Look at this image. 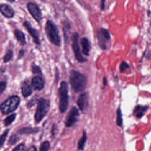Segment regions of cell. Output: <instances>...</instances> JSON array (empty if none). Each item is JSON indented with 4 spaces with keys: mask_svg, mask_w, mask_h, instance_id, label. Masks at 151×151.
<instances>
[{
    "mask_svg": "<svg viewBox=\"0 0 151 151\" xmlns=\"http://www.w3.org/2000/svg\"><path fill=\"white\" fill-rule=\"evenodd\" d=\"M70 84L76 92H81L86 87L87 78L83 74L76 71H72L70 74Z\"/></svg>",
    "mask_w": 151,
    "mask_h": 151,
    "instance_id": "1",
    "label": "cell"
},
{
    "mask_svg": "<svg viewBox=\"0 0 151 151\" xmlns=\"http://www.w3.org/2000/svg\"><path fill=\"white\" fill-rule=\"evenodd\" d=\"M45 32L50 41L55 45H60L61 39L58 29L55 25L51 21H48L45 25Z\"/></svg>",
    "mask_w": 151,
    "mask_h": 151,
    "instance_id": "2",
    "label": "cell"
},
{
    "mask_svg": "<svg viewBox=\"0 0 151 151\" xmlns=\"http://www.w3.org/2000/svg\"><path fill=\"white\" fill-rule=\"evenodd\" d=\"M19 102L20 99L18 96H11L1 104V110L4 114H7L12 112L18 107Z\"/></svg>",
    "mask_w": 151,
    "mask_h": 151,
    "instance_id": "3",
    "label": "cell"
},
{
    "mask_svg": "<svg viewBox=\"0 0 151 151\" xmlns=\"http://www.w3.org/2000/svg\"><path fill=\"white\" fill-rule=\"evenodd\" d=\"M58 93L60 96L59 109L61 112H64L67 109L68 103V87L67 84L65 81L61 82Z\"/></svg>",
    "mask_w": 151,
    "mask_h": 151,
    "instance_id": "4",
    "label": "cell"
},
{
    "mask_svg": "<svg viewBox=\"0 0 151 151\" xmlns=\"http://www.w3.org/2000/svg\"><path fill=\"white\" fill-rule=\"evenodd\" d=\"M49 101L43 98L38 100L37 110L35 114V120L37 123L42 120L44 117L47 114L49 109Z\"/></svg>",
    "mask_w": 151,
    "mask_h": 151,
    "instance_id": "5",
    "label": "cell"
},
{
    "mask_svg": "<svg viewBox=\"0 0 151 151\" xmlns=\"http://www.w3.org/2000/svg\"><path fill=\"white\" fill-rule=\"evenodd\" d=\"M78 34L74 33L73 36V42H72V47L73 50L74 51L75 57L76 59L79 62H84L86 61L84 58L82 56L80 50V47L78 45Z\"/></svg>",
    "mask_w": 151,
    "mask_h": 151,
    "instance_id": "6",
    "label": "cell"
},
{
    "mask_svg": "<svg viewBox=\"0 0 151 151\" xmlns=\"http://www.w3.org/2000/svg\"><path fill=\"white\" fill-rule=\"evenodd\" d=\"M78 116H79V113L77 107H72L66 119V122H65L66 126L70 127L73 126L77 121Z\"/></svg>",
    "mask_w": 151,
    "mask_h": 151,
    "instance_id": "7",
    "label": "cell"
},
{
    "mask_svg": "<svg viewBox=\"0 0 151 151\" xmlns=\"http://www.w3.org/2000/svg\"><path fill=\"white\" fill-rule=\"evenodd\" d=\"M27 7L34 18L37 21H40L41 19V12L38 6L34 3H29Z\"/></svg>",
    "mask_w": 151,
    "mask_h": 151,
    "instance_id": "8",
    "label": "cell"
},
{
    "mask_svg": "<svg viewBox=\"0 0 151 151\" xmlns=\"http://www.w3.org/2000/svg\"><path fill=\"white\" fill-rule=\"evenodd\" d=\"M88 103V95L87 93L81 94L77 100V104L81 111L86 109Z\"/></svg>",
    "mask_w": 151,
    "mask_h": 151,
    "instance_id": "9",
    "label": "cell"
},
{
    "mask_svg": "<svg viewBox=\"0 0 151 151\" xmlns=\"http://www.w3.org/2000/svg\"><path fill=\"white\" fill-rule=\"evenodd\" d=\"M24 25H25V28L27 29L29 33L32 36V38L34 39V42L36 44H40V39H39V35H38V31L35 29L33 28L32 27V26L31 25V24L27 21H25L24 22Z\"/></svg>",
    "mask_w": 151,
    "mask_h": 151,
    "instance_id": "10",
    "label": "cell"
},
{
    "mask_svg": "<svg viewBox=\"0 0 151 151\" xmlns=\"http://www.w3.org/2000/svg\"><path fill=\"white\" fill-rule=\"evenodd\" d=\"M0 12L7 18H11L14 15V10L7 4H2L0 5Z\"/></svg>",
    "mask_w": 151,
    "mask_h": 151,
    "instance_id": "11",
    "label": "cell"
},
{
    "mask_svg": "<svg viewBox=\"0 0 151 151\" xmlns=\"http://www.w3.org/2000/svg\"><path fill=\"white\" fill-rule=\"evenodd\" d=\"M32 86L35 90H40L44 86V81L40 76H36L32 80Z\"/></svg>",
    "mask_w": 151,
    "mask_h": 151,
    "instance_id": "12",
    "label": "cell"
},
{
    "mask_svg": "<svg viewBox=\"0 0 151 151\" xmlns=\"http://www.w3.org/2000/svg\"><path fill=\"white\" fill-rule=\"evenodd\" d=\"M81 47H82V51L83 53L86 55H88L89 54V51L90 50V44L88 40L86 38H83L80 41Z\"/></svg>",
    "mask_w": 151,
    "mask_h": 151,
    "instance_id": "13",
    "label": "cell"
},
{
    "mask_svg": "<svg viewBox=\"0 0 151 151\" xmlns=\"http://www.w3.org/2000/svg\"><path fill=\"white\" fill-rule=\"evenodd\" d=\"M21 91H22V95L24 97H28L32 93L31 88L27 81H25L22 83Z\"/></svg>",
    "mask_w": 151,
    "mask_h": 151,
    "instance_id": "14",
    "label": "cell"
},
{
    "mask_svg": "<svg viewBox=\"0 0 151 151\" xmlns=\"http://www.w3.org/2000/svg\"><path fill=\"white\" fill-rule=\"evenodd\" d=\"M38 131V128H32V127H24L18 130V133L21 134H29L35 133Z\"/></svg>",
    "mask_w": 151,
    "mask_h": 151,
    "instance_id": "15",
    "label": "cell"
},
{
    "mask_svg": "<svg viewBox=\"0 0 151 151\" xmlns=\"http://www.w3.org/2000/svg\"><path fill=\"white\" fill-rule=\"evenodd\" d=\"M14 34L16 38L20 42L21 45H25L26 44L25 35L21 31L19 30H15L14 32Z\"/></svg>",
    "mask_w": 151,
    "mask_h": 151,
    "instance_id": "16",
    "label": "cell"
},
{
    "mask_svg": "<svg viewBox=\"0 0 151 151\" xmlns=\"http://www.w3.org/2000/svg\"><path fill=\"white\" fill-rule=\"evenodd\" d=\"M146 107H143L142 106H137L135 107L134 110V114L137 117H141L143 116L144 112L146 110Z\"/></svg>",
    "mask_w": 151,
    "mask_h": 151,
    "instance_id": "17",
    "label": "cell"
},
{
    "mask_svg": "<svg viewBox=\"0 0 151 151\" xmlns=\"http://www.w3.org/2000/svg\"><path fill=\"white\" fill-rule=\"evenodd\" d=\"M86 140H87V135H86V132H84L83 133L82 137L80 139V140H79L78 143V147L79 149L82 150L84 149V146L85 143L86 142Z\"/></svg>",
    "mask_w": 151,
    "mask_h": 151,
    "instance_id": "18",
    "label": "cell"
},
{
    "mask_svg": "<svg viewBox=\"0 0 151 151\" xmlns=\"http://www.w3.org/2000/svg\"><path fill=\"white\" fill-rule=\"evenodd\" d=\"M15 116H16V114H12L10 116H9L8 117H7L5 120H4V123H5V125L6 126H8L15 119Z\"/></svg>",
    "mask_w": 151,
    "mask_h": 151,
    "instance_id": "19",
    "label": "cell"
},
{
    "mask_svg": "<svg viewBox=\"0 0 151 151\" xmlns=\"http://www.w3.org/2000/svg\"><path fill=\"white\" fill-rule=\"evenodd\" d=\"M50 146V144L48 141H44L40 146V151H48Z\"/></svg>",
    "mask_w": 151,
    "mask_h": 151,
    "instance_id": "20",
    "label": "cell"
},
{
    "mask_svg": "<svg viewBox=\"0 0 151 151\" xmlns=\"http://www.w3.org/2000/svg\"><path fill=\"white\" fill-rule=\"evenodd\" d=\"M116 122H117V125L122 126V122H123V120H122V112H121V110L120 109V108L118 109L117 111V120H116Z\"/></svg>",
    "mask_w": 151,
    "mask_h": 151,
    "instance_id": "21",
    "label": "cell"
},
{
    "mask_svg": "<svg viewBox=\"0 0 151 151\" xmlns=\"http://www.w3.org/2000/svg\"><path fill=\"white\" fill-rule=\"evenodd\" d=\"M8 132H9V130H7L0 136V147L2 145H3V144L4 143V142L8 134Z\"/></svg>",
    "mask_w": 151,
    "mask_h": 151,
    "instance_id": "22",
    "label": "cell"
},
{
    "mask_svg": "<svg viewBox=\"0 0 151 151\" xmlns=\"http://www.w3.org/2000/svg\"><path fill=\"white\" fill-rule=\"evenodd\" d=\"M12 56V51L9 50H8V51L6 52V54H5V56H4V61H5V62L8 61L11 58Z\"/></svg>",
    "mask_w": 151,
    "mask_h": 151,
    "instance_id": "23",
    "label": "cell"
},
{
    "mask_svg": "<svg viewBox=\"0 0 151 151\" xmlns=\"http://www.w3.org/2000/svg\"><path fill=\"white\" fill-rule=\"evenodd\" d=\"M129 68V65L127 63L123 61L121 63L120 65V70L121 72H124L125 71L127 68Z\"/></svg>",
    "mask_w": 151,
    "mask_h": 151,
    "instance_id": "24",
    "label": "cell"
},
{
    "mask_svg": "<svg viewBox=\"0 0 151 151\" xmlns=\"http://www.w3.org/2000/svg\"><path fill=\"white\" fill-rule=\"evenodd\" d=\"M25 150V145L24 144H20L18 145L16 147H15L13 151H24Z\"/></svg>",
    "mask_w": 151,
    "mask_h": 151,
    "instance_id": "25",
    "label": "cell"
},
{
    "mask_svg": "<svg viewBox=\"0 0 151 151\" xmlns=\"http://www.w3.org/2000/svg\"><path fill=\"white\" fill-rule=\"evenodd\" d=\"M6 86V84L5 82L1 81L0 82V94L5 90Z\"/></svg>",
    "mask_w": 151,
    "mask_h": 151,
    "instance_id": "26",
    "label": "cell"
},
{
    "mask_svg": "<svg viewBox=\"0 0 151 151\" xmlns=\"http://www.w3.org/2000/svg\"><path fill=\"white\" fill-rule=\"evenodd\" d=\"M17 140H18L17 136H15V135H13V136H11V137H10L9 142L10 144L13 145V144H14L17 141Z\"/></svg>",
    "mask_w": 151,
    "mask_h": 151,
    "instance_id": "27",
    "label": "cell"
},
{
    "mask_svg": "<svg viewBox=\"0 0 151 151\" xmlns=\"http://www.w3.org/2000/svg\"><path fill=\"white\" fill-rule=\"evenodd\" d=\"M32 70H33V71H34V73H37V71H38V72H40V68L38 67H37V66L33 67H32Z\"/></svg>",
    "mask_w": 151,
    "mask_h": 151,
    "instance_id": "28",
    "label": "cell"
},
{
    "mask_svg": "<svg viewBox=\"0 0 151 151\" xmlns=\"http://www.w3.org/2000/svg\"><path fill=\"white\" fill-rule=\"evenodd\" d=\"M27 151H37V149L35 146H31L30 147H29Z\"/></svg>",
    "mask_w": 151,
    "mask_h": 151,
    "instance_id": "29",
    "label": "cell"
},
{
    "mask_svg": "<svg viewBox=\"0 0 151 151\" xmlns=\"http://www.w3.org/2000/svg\"><path fill=\"white\" fill-rule=\"evenodd\" d=\"M106 0H101V9H103L104 8V2Z\"/></svg>",
    "mask_w": 151,
    "mask_h": 151,
    "instance_id": "30",
    "label": "cell"
},
{
    "mask_svg": "<svg viewBox=\"0 0 151 151\" xmlns=\"http://www.w3.org/2000/svg\"><path fill=\"white\" fill-rule=\"evenodd\" d=\"M104 84H106V78H104Z\"/></svg>",
    "mask_w": 151,
    "mask_h": 151,
    "instance_id": "31",
    "label": "cell"
},
{
    "mask_svg": "<svg viewBox=\"0 0 151 151\" xmlns=\"http://www.w3.org/2000/svg\"><path fill=\"white\" fill-rule=\"evenodd\" d=\"M2 73V70H0V74Z\"/></svg>",
    "mask_w": 151,
    "mask_h": 151,
    "instance_id": "32",
    "label": "cell"
},
{
    "mask_svg": "<svg viewBox=\"0 0 151 151\" xmlns=\"http://www.w3.org/2000/svg\"><path fill=\"white\" fill-rule=\"evenodd\" d=\"M9 1H11V2H13L14 0H9Z\"/></svg>",
    "mask_w": 151,
    "mask_h": 151,
    "instance_id": "33",
    "label": "cell"
}]
</instances>
